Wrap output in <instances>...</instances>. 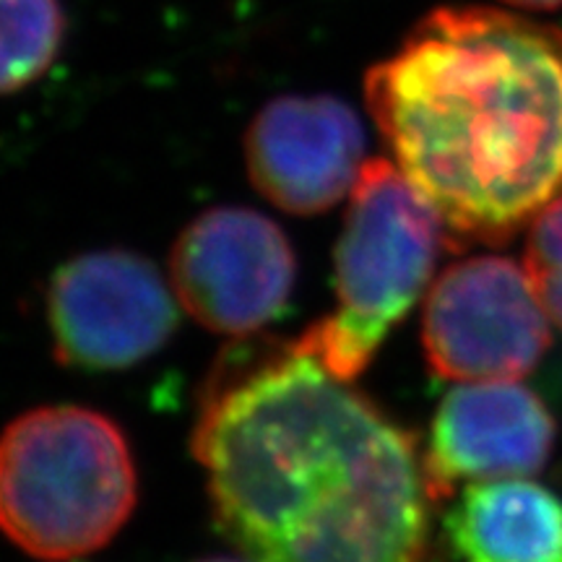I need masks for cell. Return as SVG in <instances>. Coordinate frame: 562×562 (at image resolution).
Wrapping results in <instances>:
<instances>
[{"instance_id": "4fadbf2b", "label": "cell", "mask_w": 562, "mask_h": 562, "mask_svg": "<svg viewBox=\"0 0 562 562\" xmlns=\"http://www.w3.org/2000/svg\"><path fill=\"white\" fill-rule=\"evenodd\" d=\"M505 5L510 9H521V11H560L562 0H503Z\"/></svg>"}, {"instance_id": "277c9868", "label": "cell", "mask_w": 562, "mask_h": 562, "mask_svg": "<svg viewBox=\"0 0 562 562\" xmlns=\"http://www.w3.org/2000/svg\"><path fill=\"white\" fill-rule=\"evenodd\" d=\"M446 243L438 209L396 161H364L334 252L336 307L294 347L355 381L430 284Z\"/></svg>"}, {"instance_id": "ba28073f", "label": "cell", "mask_w": 562, "mask_h": 562, "mask_svg": "<svg viewBox=\"0 0 562 562\" xmlns=\"http://www.w3.org/2000/svg\"><path fill=\"white\" fill-rule=\"evenodd\" d=\"M245 161L256 191L286 214L334 209L360 180L364 128L331 94H286L258 110L245 133Z\"/></svg>"}, {"instance_id": "7a4b0ae2", "label": "cell", "mask_w": 562, "mask_h": 562, "mask_svg": "<svg viewBox=\"0 0 562 562\" xmlns=\"http://www.w3.org/2000/svg\"><path fill=\"white\" fill-rule=\"evenodd\" d=\"M364 102L451 243H508L562 195V30L442 5L364 76Z\"/></svg>"}, {"instance_id": "3957f363", "label": "cell", "mask_w": 562, "mask_h": 562, "mask_svg": "<svg viewBox=\"0 0 562 562\" xmlns=\"http://www.w3.org/2000/svg\"><path fill=\"white\" fill-rule=\"evenodd\" d=\"M138 474L121 427L87 406H42L0 432V531L40 560H74L123 529Z\"/></svg>"}, {"instance_id": "5bb4252c", "label": "cell", "mask_w": 562, "mask_h": 562, "mask_svg": "<svg viewBox=\"0 0 562 562\" xmlns=\"http://www.w3.org/2000/svg\"><path fill=\"white\" fill-rule=\"evenodd\" d=\"M199 562H248V560H237V558H209V560H199Z\"/></svg>"}, {"instance_id": "30bf717a", "label": "cell", "mask_w": 562, "mask_h": 562, "mask_svg": "<svg viewBox=\"0 0 562 562\" xmlns=\"http://www.w3.org/2000/svg\"><path fill=\"white\" fill-rule=\"evenodd\" d=\"M442 529L459 562H562V501L529 480L469 484Z\"/></svg>"}, {"instance_id": "52a82bcc", "label": "cell", "mask_w": 562, "mask_h": 562, "mask_svg": "<svg viewBox=\"0 0 562 562\" xmlns=\"http://www.w3.org/2000/svg\"><path fill=\"white\" fill-rule=\"evenodd\" d=\"M297 261L277 222L243 206L209 209L172 245L175 297L216 334L248 336L290 300Z\"/></svg>"}, {"instance_id": "8fae6325", "label": "cell", "mask_w": 562, "mask_h": 562, "mask_svg": "<svg viewBox=\"0 0 562 562\" xmlns=\"http://www.w3.org/2000/svg\"><path fill=\"white\" fill-rule=\"evenodd\" d=\"M66 37L60 0H0V97L37 83Z\"/></svg>"}, {"instance_id": "6da1fadb", "label": "cell", "mask_w": 562, "mask_h": 562, "mask_svg": "<svg viewBox=\"0 0 562 562\" xmlns=\"http://www.w3.org/2000/svg\"><path fill=\"white\" fill-rule=\"evenodd\" d=\"M193 453L250 562L425 560L432 497L412 432L294 344L214 372Z\"/></svg>"}, {"instance_id": "9c48e42d", "label": "cell", "mask_w": 562, "mask_h": 562, "mask_svg": "<svg viewBox=\"0 0 562 562\" xmlns=\"http://www.w3.org/2000/svg\"><path fill=\"white\" fill-rule=\"evenodd\" d=\"M558 427L552 412L518 381L459 383L435 412L425 451L432 501L461 482L524 480L550 461Z\"/></svg>"}, {"instance_id": "5b68a950", "label": "cell", "mask_w": 562, "mask_h": 562, "mask_svg": "<svg viewBox=\"0 0 562 562\" xmlns=\"http://www.w3.org/2000/svg\"><path fill=\"white\" fill-rule=\"evenodd\" d=\"M550 341V315L526 266L510 258L453 263L427 294L422 344L432 372L446 381H521Z\"/></svg>"}, {"instance_id": "7c38bea8", "label": "cell", "mask_w": 562, "mask_h": 562, "mask_svg": "<svg viewBox=\"0 0 562 562\" xmlns=\"http://www.w3.org/2000/svg\"><path fill=\"white\" fill-rule=\"evenodd\" d=\"M526 271L554 326L562 328V195L529 224Z\"/></svg>"}, {"instance_id": "8992f818", "label": "cell", "mask_w": 562, "mask_h": 562, "mask_svg": "<svg viewBox=\"0 0 562 562\" xmlns=\"http://www.w3.org/2000/svg\"><path fill=\"white\" fill-rule=\"evenodd\" d=\"M178 297L157 266L131 250L63 263L47 290L55 355L79 370H125L157 355L178 328Z\"/></svg>"}]
</instances>
